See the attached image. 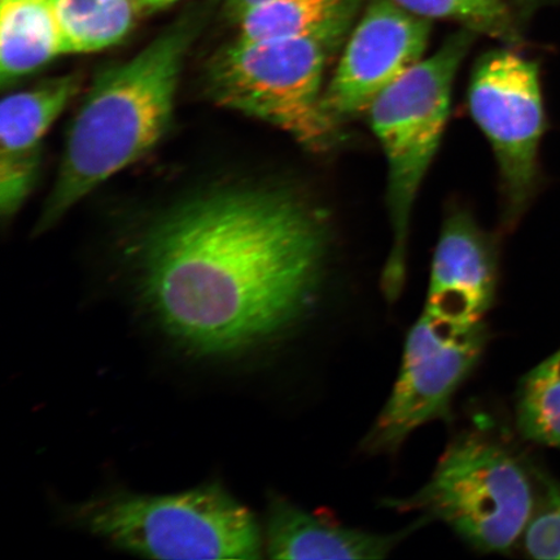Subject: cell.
I'll return each instance as SVG.
<instances>
[{
	"instance_id": "obj_1",
	"label": "cell",
	"mask_w": 560,
	"mask_h": 560,
	"mask_svg": "<svg viewBox=\"0 0 560 560\" xmlns=\"http://www.w3.org/2000/svg\"><path fill=\"white\" fill-rule=\"evenodd\" d=\"M324 213L280 190L217 192L186 202L147 236V305L179 346L228 355L289 330L325 275Z\"/></svg>"
},
{
	"instance_id": "obj_2",
	"label": "cell",
	"mask_w": 560,
	"mask_h": 560,
	"mask_svg": "<svg viewBox=\"0 0 560 560\" xmlns=\"http://www.w3.org/2000/svg\"><path fill=\"white\" fill-rule=\"evenodd\" d=\"M209 4L184 13L135 58L105 69L89 91L39 229L144 156L170 126L175 90L188 48L208 21Z\"/></svg>"
},
{
	"instance_id": "obj_3",
	"label": "cell",
	"mask_w": 560,
	"mask_h": 560,
	"mask_svg": "<svg viewBox=\"0 0 560 560\" xmlns=\"http://www.w3.org/2000/svg\"><path fill=\"white\" fill-rule=\"evenodd\" d=\"M475 38L467 27L451 35L368 110L388 164L392 247L383 282L392 298L402 289L412 208L444 135L455 75Z\"/></svg>"
},
{
	"instance_id": "obj_4",
	"label": "cell",
	"mask_w": 560,
	"mask_h": 560,
	"mask_svg": "<svg viewBox=\"0 0 560 560\" xmlns=\"http://www.w3.org/2000/svg\"><path fill=\"white\" fill-rule=\"evenodd\" d=\"M74 520L144 558L258 559L264 549L254 514L217 482L177 494L103 497L77 508Z\"/></svg>"
},
{
	"instance_id": "obj_5",
	"label": "cell",
	"mask_w": 560,
	"mask_h": 560,
	"mask_svg": "<svg viewBox=\"0 0 560 560\" xmlns=\"http://www.w3.org/2000/svg\"><path fill=\"white\" fill-rule=\"evenodd\" d=\"M349 34L236 40L210 62L209 93L228 108L289 132L306 149H330L339 128L325 114L324 79Z\"/></svg>"
},
{
	"instance_id": "obj_6",
	"label": "cell",
	"mask_w": 560,
	"mask_h": 560,
	"mask_svg": "<svg viewBox=\"0 0 560 560\" xmlns=\"http://www.w3.org/2000/svg\"><path fill=\"white\" fill-rule=\"evenodd\" d=\"M390 509L444 522L475 550L509 551L535 513L527 471L506 447L479 432L462 433L441 455L425 486Z\"/></svg>"
},
{
	"instance_id": "obj_7",
	"label": "cell",
	"mask_w": 560,
	"mask_h": 560,
	"mask_svg": "<svg viewBox=\"0 0 560 560\" xmlns=\"http://www.w3.org/2000/svg\"><path fill=\"white\" fill-rule=\"evenodd\" d=\"M487 338L485 322L464 326L424 312L406 339L400 374L363 451L395 453L419 427L450 420L453 397L478 365Z\"/></svg>"
},
{
	"instance_id": "obj_8",
	"label": "cell",
	"mask_w": 560,
	"mask_h": 560,
	"mask_svg": "<svg viewBox=\"0 0 560 560\" xmlns=\"http://www.w3.org/2000/svg\"><path fill=\"white\" fill-rule=\"evenodd\" d=\"M468 108L492 145L506 219L514 221L537 184L538 147L545 130L538 66L510 50L486 54L472 70Z\"/></svg>"
},
{
	"instance_id": "obj_9",
	"label": "cell",
	"mask_w": 560,
	"mask_h": 560,
	"mask_svg": "<svg viewBox=\"0 0 560 560\" xmlns=\"http://www.w3.org/2000/svg\"><path fill=\"white\" fill-rule=\"evenodd\" d=\"M429 19L395 0H370L353 26L334 77L325 89V114L335 126L368 112L385 90L423 60Z\"/></svg>"
},
{
	"instance_id": "obj_10",
	"label": "cell",
	"mask_w": 560,
	"mask_h": 560,
	"mask_svg": "<svg viewBox=\"0 0 560 560\" xmlns=\"http://www.w3.org/2000/svg\"><path fill=\"white\" fill-rule=\"evenodd\" d=\"M495 284V255L486 235L471 217L455 212L441 230L424 312L452 324H481Z\"/></svg>"
},
{
	"instance_id": "obj_11",
	"label": "cell",
	"mask_w": 560,
	"mask_h": 560,
	"mask_svg": "<svg viewBox=\"0 0 560 560\" xmlns=\"http://www.w3.org/2000/svg\"><path fill=\"white\" fill-rule=\"evenodd\" d=\"M427 520L425 516L397 534H371L315 516L283 499H275L266 520L265 548L271 559H383Z\"/></svg>"
},
{
	"instance_id": "obj_12",
	"label": "cell",
	"mask_w": 560,
	"mask_h": 560,
	"mask_svg": "<svg viewBox=\"0 0 560 560\" xmlns=\"http://www.w3.org/2000/svg\"><path fill=\"white\" fill-rule=\"evenodd\" d=\"M65 54L54 0H2L0 77L9 83Z\"/></svg>"
},
{
	"instance_id": "obj_13",
	"label": "cell",
	"mask_w": 560,
	"mask_h": 560,
	"mask_svg": "<svg viewBox=\"0 0 560 560\" xmlns=\"http://www.w3.org/2000/svg\"><path fill=\"white\" fill-rule=\"evenodd\" d=\"M365 0H270L249 11L240 23L241 42L306 37L326 32H352Z\"/></svg>"
},
{
	"instance_id": "obj_14",
	"label": "cell",
	"mask_w": 560,
	"mask_h": 560,
	"mask_svg": "<svg viewBox=\"0 0 560 560\" xmlns=\"http://www.w3.org/2000/svg\"><path fill=\"white\" fill-rule=\"evenodd\" d=\"M79 88V77L66 75L5 96L0 105L2 153L23 155L35 152L40 139L66 109Z\"/></svg>"
},
{
	"instance_id": "obj_15",
	"label": "cell",
	"mask_w": 560,
	"mask_h": 560,
	"mask_svg": "<svg viewBox=\"0 0 560 560\" xmlns=\"http://www.w3.org/2000/svg\"><path fill=\"white\" fill-rule=\"evenodd\" d=\"M65 54L104 50L135 25L136 0H54Z\"/></svg>"
},
{
	"instance_id": "obj_16",
	"label": "cell",
	"mask_w": 560,
	"mask_h": 560,
	"mask_svg": "<svg viewBox=\"0 0 560 560\" xmlns=\"http://www.w3.org/2000/svg\"><path fill=\"white\" fill-rule=\"evenodd\" d=\"M516 423L524 439L560 450V349L523 377Z\"/></svg>"
},
{
	"instance_id": "obj_17",
	"label": "cell",
	"mask_w": 560,
	"mask_h": 560,
	"mask_svg": "<svg viewBox=\"0 0 560 560\" xmlns=\"http://www.w3.org/2000/svg\"><path fill=\"white\" fill-rule=\"evenodd\" d=\"M423 19H444L490 38L517 44L520 31L505 0H395Z\"/></svg>"
},
{
	"instance_id": "obj_18",
	"label": "cell",
	"mask_w": 560,
	"mask_h": 560,
	"mask_svg": "<svg viewBox=\"0 0 560 560\" xmlns=\"http://www.w3.org/2000/svg\"><path fill=\"white\" fill-rule=\"evenodd\" d=\"M540 508L525 529L524 549L536 559H560V482L549 478L544 482Z\"/></svg>"
},
{
	"instance_id": "obj_19",
	"label": "cell",
	"mask_w": 560,
	"mask_h": 560,
	"mask_svg": "<svg viewBox=\"0 0 560 560\" xmlns=\"http://www.w3.org/2000/svg\"><path fill=\"white\" fill-rule=\"evenodd\" d=\"M35 170L37 152L23 155L0 158V208L4 215L12 214L30 192Z\"/></svg>"
},
{
	"instance_id": "obj_20",
	"label": "cell",
	"mask_w": 560,
	"mask_h": 560,
	"mask_svg": "<svg viewBox=\"0 0 560 560\" xmlns=\"http://www.w3.org/2000/svg\"><path fill=\"white\" fill-rule=\"evenodd\" d=\"M266 2H270V0H226L225 12L230 21L240 23L249 11Z\"/></svg>"
},
{
	"instance_id": "obj_21",
	"label": "cell",
	"mask_w": 560,
	"mask_h": 560,
	"mask_svg": "<svg viewBox=\"0 0 560 560\" xmlns=\"http://www.w3.org/2000/svg\"><path fill=\"white\" fill-rule=\"evenodd\" d=\"M136 2L139 5V9L145 11H159L165 9V7L179 2V0H136Z\"/></svg>"
},
{
	"instance_id": "obj_22",
	"label": "cell",
	"mask_w": 560,
	"mask_h": 560,
	"mask_svg": "<svg viewBox=\"0 0 560 560\" xmlns=\"http://www.w3.org/2000/svg\"><path fill=\"white\" fill-rule=\"evenodd\" d=\"M515 2L520 4L525 12H529L530 10H535L538 5L551 2V0H515Z\"/></svg>"
}]
</instances>
